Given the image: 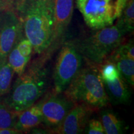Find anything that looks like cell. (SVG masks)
Masks as SVG:
<instances>
[{
    "instance_id": "5",
    "label": "cell",
    "mask_w": 134,
    "mask_h": 134,
    "mask_svg": "<svg viewBox=\"0 0 134 134\" xmlns=\"http://www.w3.org/2000/svg\"><path fill=\"white\" fill-rule=\"evenodd\" d=\"M83 58L75 40H65L59 48L53 70L55 93H62L83 67Z\"/></svg>"
},
{
    "instance_id": "20",
    "label": "cell",
    "mask_w": 134,
    "mask_h": 134,
    "mask_svg": "<svg viewBox=\"0 0 134 134\" xmlns=\"http://www.w3.org/2000/svg\"><path fill=\"white\" fill-rule=\"evenodd\" d=\"M83 133L88 134H104L103 124L99 119H90Z\"/></svg>"
},
{
    "instance_id": "11",
    "label": "cell",
    "mask_w": 134,
    "mask_h": 134,
    "mask_svg": "<svg viewBox=\"0 0 134 134\" xmlns=\"http://www.w3.org/2000/svg\"><path fill=\"white\" fill-rule=\"evenodd\" d=\"M109 103L114 105L127 104L131 98L130 85L121 75L113 80H103Z\"/></svg>"
},
{
    "instance_id": "10",
    "label": "cell",
    "mask_w": 134,
    "mask_h": 134,
    "mask_svg": "<svg viewBox=\"0 0 134 134\" xmlns=\"http://www.w3.org/2000/svg\"><path fill=\"white\" fill-rule=\"evenodd\" d=\"M95 110L83 103H75L65 119L52 133L79 134L84 132Z\"/></svg>"
},
{
    "instance_id": "22",
    "label": "cell",
    "mask_w": 134,
    "mask_h": 134,
    "mask_svg": "<svg viewBox=\"0 0 134 134\" xmlns=\"http://www.w3.org/2000/svg\"><path fill=\"white\" fill-rule=\"evenodd\" d=\"M9 8L8 0H0V11Z\"/></svg>"
},
{
    "instance_id": "19",
    "label": "cell",
    "mask_w": 134,
    "mask_h": 134,
    "mask_svg": "<svg viewBox=\"0 0 134 134\" xmlns=\"http://www.w3.org/2000/svg\"><path fill=\"white\" fill-rule=\"evenodd\" d=\"M117 52L121 54L130 59L134 60V43L133 39L130 38L129 41H124L115 49Z\"/></svg>"
},
{
    "instance_id": "6",
    "label": "cell",
    "mask_w": 134,
    "mask_h": 134,
    "mask_svg": "<svg viewBox=\"0 0 134 134\" xmlns=\"http://www.w3.org/2000/svg\"><path fill=\"white\" fill-rule=\"evenodd\" d=\"M128 0H76L78 9L86 26L92 30L114 24Z\"/></svg>"
},
{
    "instance_id": "17",
    "label": "cell",
    "mask_w": 134,
    "mask_h": 134,
    "mask_svg": "<svg viewBox=\"0 0 134 134\" xmlns=\"http://www.w3.org/2000/svg\"><path fill=\"white\" fill-rule=\"evenodd\" d=\"M116 24L127 34L133 31L134 0H128Z\"/></svg>"
},
{
    "instance_id": "9",
    "label": "cell",
    "mask_w": 134,
    "mask_h": 134,
    "mask_svg": "<svg viewBox=\"0 0 134 134\" xmlns=\"http://www.w3.org/2000/svg\"><path fill=\"white\" fill-rule=\"evenodd\" d=\"M74 0H54V26L52 41L46 52L53 55L60 48L66 37L71 22Z\"/></svg>"
},
{
    "instance_id": "13",
    "label": "cell",
    "mask_w": 134,
    "mask_h": 134,
    "mask_svg": "<svg viewBox=\"0 0 134 134\" xmlns=\"http://www.w3.org/2000/svg\"><path fill=\"white\" fill-rule=\"evenodd\" d=\"M104 62L114 63L130 87L134 86V60L124 56L114 50ZM103 62V63H104Z\"/></svg>"
},
{
    "instance_id": "7",
    "label": "cell",
    "mask_w": 134,
    "mask_h": 134,
    "mask_svg": "<svg viewBox=\"0 0 134 134\" xmlns=\"http://www.w3.org/2000/svg\"><path fill=\"white\" fill-rule=\"evenodd\" d=\"M39 102L42 114V124L49 130L50 133L62 123L75 104L63 93L57 94L53 91L45 94Z\"/></svg>"
},
{
    "instance_id": "3",
    "label": "cell",
    "mask_w": 134,
    "mask_h": 134,
    "mask_svg": "<svg viewBox=\"0 0 134 134\" xmlns=\"http://www.w3.org/2000/svg\"><path fill=\"white\" fill-rule=\"evenodd\" d=\"M73 103H83L95 111L109 104L97 65L86 62L63 93Z\"/></svg>"
},
{
    "instance_id": "21",
    "label": "cell",
    "mask_w": 134,
    "mask_h": 134,
    "mask_svg": "<svg viewBox=\"0 0 134 134\" xmlns=\"http://www.w3.org/2000/svg\"><path fill=\"white\" fill-rule=\"evenodd\" d=\"M22 133L19 130L14 128L0 129V134H18Z\"/></svg>"
},
{
    "instance_id": "2",
    "label": "cell",
    "mask_w": 134,
    "mask_h": 134,
    "mask_svg": "<svg viewBox=\"0 0 134 134\" xmlns=\"http://www.w3.org/2000/svg\"><path fill=\"white\" fill-rule=\"evenodd\" d=\"M51 57L50 55L43 53L29 62L24 73L18 76L9 93L0 100L17 113L37 103L48 89L47 65Z\"/></svg>"
},
{
    "instance_id": "1",
    "label": "cell",
    "mask_w": 134,
    "mask_h": 134,
    "mask_svg": "<svg viewBox=\"0 0 134 134\" xmlns=\"http://www.w3.org/2000/svg\"><path fill=\"white\" fill-rule=\"evenodd\" d=\"M9 8L19 17L24 36L41 55L52 41L54 26V0H8Z\"/></svg>"
},
{
    "instance_id": "14",
    "label": "cell",
    "mask_w": 134,
    "mask_h": 134,
    "mask_svg": "<svg viewBox=\"0 0 134 134\" xmlns=\"http://www.w3.org/2000/svg\"><path fill=\"white\" fill-rule=\"evenodd\" d=\"M99 120L103 124L105 134L123 133L125 127L124 122L116 114L109 109L99 110Z\"/></svg>"
},
{
    "instance_id": "15",
    "label": "cell",
    "mask_w": 134,
    "mask_h": 134,
    "mask_svg": "<svg viewBox=\"0 0 134 134\" xmlns=\"http://www.w3.org/2000/svg\"><path fill=\"white\" fill-rule=\"evenodd\" d=\"M31 56L22 52L15 45L7 57V60L14 73L19 76L26 70Z\"/></svg>"
},
{
    "instance_id": "12",
    "label": "cell",
    "mask_w": 134,
    "mask_h": 134,
    "mask_svg": "<svg viewBox=\"0 0 134 134\" xmlns=\"http://www.w3.org/2000/svg\"><path fill=\"white\" fill-rule=\"evenodd\" d=\"M42 114L39 100L26 109L18 112L14 128L22 133L30 132L42 124Z\"/></svg>"
},
{
    "instance_id": "8",
    "label": "cell",
    "mask_w": 134,
    "mask_h": 134,
    "mask_svg": "<svg viewBox=\"0 0 134 134\" xmlns=\"http://www.w3.org/2000/svg\"><path fill=\"white\" fill-rule=\"evenodd\" d=\"M24 34L19 17L11 8L0 11V59L7 58Z\"/></svg>"
},
{
    "instance_id": "4",
    "label": "cell",
    "mask_w": 134,
    "mask_h": 134,
    "mask_svg": "<svg viewBox=\"0 0 134 134\" xmlns=\"http://www.w3.org/2000/svg\"><path fill=\"white\" fill-rule=\"evenodd\" d=\"M126 33L115 24L91 32L75 39L86 62L102 64L109 55L124 41Z\"/></svg>"
},
{
    "instance_id": "16",
    "label": "cell",
    "mask_w": 134,
    "mask_h": 134,
    "mask_svg": "<svg viewBox=\"0 0 134 134\" xmlns=\"http://www.w3.org/2000/svg\"><path fill=\"white\" fill-rule=\"evenodd\" d=\"M14 73L7 58L0 59V100L9 93Z\"/></svg>"
},
{
    "instance_id": "18",
    "label": "cell",
    "mask_w": 134,
    "mask_h": 134,
    "mask_svg": "<svg viewBox=\"0 0 134 134\" xmlns=\"http://www.w3.org/2000/svg\"><path fill=\"white\" fill-rule=\"evenodd\" d=\"M17 115V112L11 110L0 100V129L14 128Z\"/></svg>"
}]
</instances>
